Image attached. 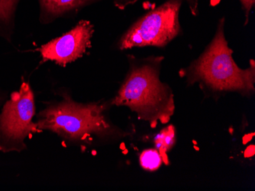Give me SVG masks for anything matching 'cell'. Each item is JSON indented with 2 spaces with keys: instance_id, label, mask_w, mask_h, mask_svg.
<instances>
[{
  "instance_id": "1",
  "label": "cell",
  "mask_w": 255,
  "mask_h": 191,
  "mask_svg": "<svg viewBox=\"0 0 255 191\" xmlns=\"http://www.w3.org/2000/svg\"><path fill=\"white\" fill-rule=\"evenodd\" d=\"M225 19L219 20L214 38L196 61L180 71L189 85L200 84L203 88L213 93L238 92L250 96L255 92V64L241 69L233 59V51L226 41Z\"/></svg>"
},
{
  "instance_id": "2",
  "label": "cell",
  "mask_w": 255,
  "mask_h": 191,
  "mask_svg": "<svg viewBox=\"0 0 255 191\" xmlns=\"http://www.w3.org/2000/svg\"><path fill=\"white\" fill-rule=\"evenodd\" d=\"M163 60V57L133 60L129 72L113 101V105L130 108L152 128L159 123H168L175 111L172 89L160 79Z\"/></svg>"
},
{
  "instance_id": "3",
  "label": "cell",
  "mask_w": 255,
  "mask_h": 191,
  "mask_svg": "<svg viewBox=\"0 0 255 191\" xmlns=\"http://www.w3.org/2000/svg\"><path fill=\"white\" fill-rule=\"evenodd\" d=\"M105 108L98 104H79L71 98L41 111L37 128L48 129L71 142L87 141L93 136L111 137L121 135L104 115Z\"/></svg>"
},
{
  "instance_id": "4",
  "label": "cell",
  "mask_w": 255,
  "mask_h": 191,
  "mask_svg": "<svg viewBox=\"0 0 255 191\" xmlns=\"http://www.w3.org/2000/svg\"><path fill=\"white\" fill-rule=\"evenodd\" d=\"M182 2L183 0H167L143 15L122 37L119 48L165 47L181 32L179 15Z\"/></svg>"
},
{
  "instance_id": "5",
  "label": "cell",
  "mask_w": 255,
  "mask_h": 191,
  "mask_svg": "<svg viewBox=\"0 0 255 191\" xmlns=\"http://www.w3.org/2000/svg\"><path fill=\"white\" fill-rule=\"evenodd\" d=\"M35 113L34 95L27 82L11 94L0 114V150L4 152L25 149V139L38 131L32 122Z\"/></svg>"
},
{
  "instance_id": "6",
  "label": "cell",
  "mask_w": 255,
  "mask_h": 191,
  "mask_svg": "<svg viewBox=\"0 0 255 191\" xmlns=\"http://www.w3.org/2000/svg\"><path fill=\"white\" fill-rule=\"evenodd\" d=\"M94 25L88 21H80L72 30L41 47L44 61L65 65L82 57L90 47Z\"/></svg>"
},
{
  "instance_id": "7",
  "label": "cell",
  "mask_w": 255,
  "mask_h": 191,
  "mask_svg": "<svg viewBox=\"0 0 255 191\" xmlns=\"http://www.w3.org/2000/svg\"><path fill=\"white\" fill-rule=\"evenodd\" d=\"M99 0H47L41 4L42 14L50 17H57L72 10L78 9Z\"/></svg>"
},
{
  "instance_id": "8",
  "label": "cell",
  "mask_w": 255,
  "mask_h": 191,
  "mask_svg": "<svg viewBox=\"0 0 255 191\" xmlns=\"http://www.w3.org/2000/svg\"><path fill=\"white\" fill-rule=\"evenodd\" d=\"M176 140L177 139H176L175 129L173 126H169L162 129L156 136L155 141H154L156 149L159 151L163 161L167 165L169 164L167 152L172 149L175 144Z\"/></svg>"
},
{
  "instance_id": "9",
  "label": "cell",
  "mask_w": 255,
  "mask_h": 191,
  "mask_svg": "<svg viewBox=\"0 0 255 191\" xmlns=\"http://www.w3.org/2000/svg\"><path fill=\"white\" fill-rule=\"evenodd\" d=\"M140 165L144 170L157 171L164 162L161 155L157 149H149L144 150L140 155Z\"/></svg>"
},
{
  "instance_id": "10",
  "label": "cell",
  "mask_w": 255,
  "mask_h": 191,
  "mask_svg": "<svg viewBox=\"0 0 255 191\" xmlns=\"http://www.w3.org/2000/svg\"><path fill=\"white\" fill-rule=\"evenodd\" d=\"M19 0H0V26L11 25Z\"/></svg>"
},
{
  "instance_id": "11",
  "label": "cell",
  "mask_w": 255,
  "mask_h": 191,
  "mask_svg": "<svg viewBox=\"0 0 255 191\" xmlns=\"http://www.w3.org/2000/svg\"><path fill=\"white\" fill-rule=\"evenodd\" d=\"M138 0H113L115 6L120 8V9H124L128 5H133L137 2ZM186 1L188 4L190 12L192 15L196 16L199 13V0H183Z\"/></svg>"
},
{
  "instance_id": "12",
  "label": "cell",
  "mask_w": 255,
  "mask_h": 191,
  "mask_svg": "<svg viewBox=\"0 0 255 191\" xmlns=\"http://www.w3.org/2000/svg\"><path fill=\"white\" fill-rule=\"evenodd\" d=\"M242 5V10L244 11L245 15H246V23L245 25H247L249 22V15H250L251 11L255 5V0H239Z\"/></svg>"
},
{
  "instance_id": "13",
  "label": "cell",
  "mask_w": 255,
  "mask_h": 191,
  "mask_svg": "<svg viewBox=\"0 0 255 191\" xmlns=\"http://www.w3.org/2000/svg\"><path fill=\"white\" fill-rule=\"evenodd\" d=\"M40 1V3H43V2H45V1H47V0H39Z\"/></svg>"
}]
</instances>
